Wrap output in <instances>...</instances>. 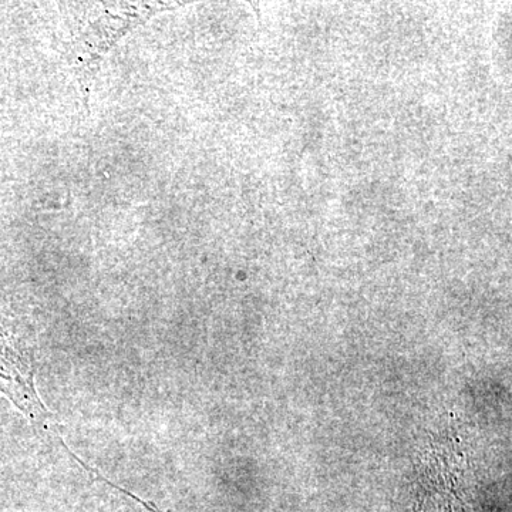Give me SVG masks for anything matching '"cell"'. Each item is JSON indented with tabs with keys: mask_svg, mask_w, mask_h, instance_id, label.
Wrapping results in <instances>:
<instances>
[{
	"mask_svg": "<svg viewBox=\"0 0 512 512\" xmlns=\"http://www.w3.org/2000/svg\"><path fill=\"white\" fill-rule=\"evenodd\" d=\"M163 3H119V5H103L100 13L89 16L86 25L74 46V70L79 76L80 82L86 83L92 79L97 62L111 46L116 45L121 36L130 32L131 28L141 25L144 20L154 13L164 10Z\"/></svg>",
	"mask_w": 512,
	"mask_h": 512,
	"instance_id": "1",
	"label": "cell"
},
{
	"mask_svg": "<svg viewBox=\"0 0 512 512\" xmlns=\"http://www.w3.org/2000/svg\"><path fill=\"white\" fill-rule=\"evenodd\" d=\"M143 505L151 512H163L160 510V508L157 507V505H154L153 503H147V501H144Z\"/></svg>",
	"mask_w": 512,
	"mask_h": 512,
	"instance_id": "2",
	"label": "cell"
}]
</instances>
